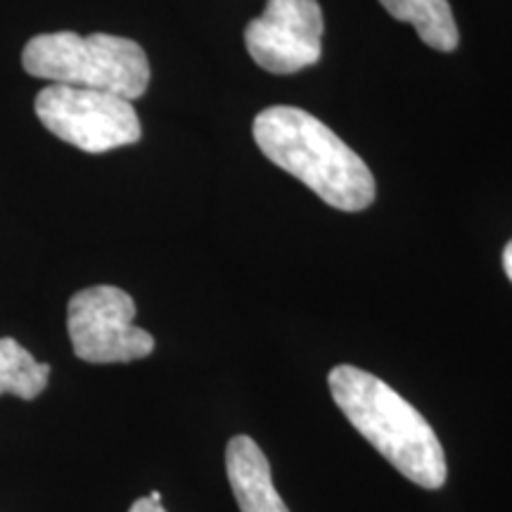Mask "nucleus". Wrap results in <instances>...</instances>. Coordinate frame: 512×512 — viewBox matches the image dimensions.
I'll use <instances>...</instances> for the list:
<instances>
[{
	"mask_svg": "<svg viewBox=\"0 0 512 512\" xmlns=\"http://www.w3.org/2000/svg\"><path fill=\"white\" fill-rule=\"evenodd\" d=\"M228 482L240 512H290L273 486L271 465L252 437H233L226 448Z\"/></svg>",
	"mask_w": 512,
	"mask_h": 512,
	"instance_id": "0eeeda50",
	"label": "nucleus"
},
{
	"mask_svg": "<svg viewBox=\"0 0 512 512\" xmlns=\"http://www.w3.org/2000/svg\"><path fill=\"white\" fill-rule=\"evenodd\" d=\"M332 399L363 439L422 489L446 484L444 448L420 411L380 377L354 366L332 368Z\"/></svg>",
	"mask_w": 512,
	"mask_h": 512,
	"instance_id": "f03ea898",
	"label": "nucleus"
},
{
	"mask_svg": "<svg viewBox=\"0 0 512 512\" xmlns=\"http://www.w3.org/2000/svg\"><path fill=\"white\" fill-rule=\"evenodd\" d=\"M252 131L259 150L275 166L299 178L330 207L361 211L373 204V171L313 114L275 105L256 114Z\"/></svg>",
	"mask_w": 512,
	"mask_h": 512,
	"instance_id": "f257e3e1",
	"label": "nucleus"
},
{
	"mask_svg": "<svg viewBox=\"0 0 512 512\" xmlns=\"http://www.w3.org/2000/svg\"><path fill=\"white\" fill-rule=\"evenodd\" d=\"M128 512H166V510L162 508V503H152L150 498H138Z\"/></svg>",
	"mask_w": 512,
	"mask_h": 512,
	"instance_id": "9d476101",
	"label": "nucleus"
},
{
	"mask_svg": "<svg viewBox=\"0 0 512 512\" xmlns=\"http://www.w3.org/2000/svg\"><path fill=\"white\" fill-rule=\"evenodd\" d=\"M27 74L74 88L138 100L150 83V62L136 41L112 34L55 31L31 38L22 53Z\"/></svg>",
	"mask_w": 512,
	"mask_h": 512,
	"instance_id": "7ed1b4c3",
	"label": "nucleus"
},
{
	"mask_svg": "<svg viewBox=\"0 0 512 512\" xmlns=\"http://www.w3.org/2000/svg\"><path fill=\"white\" fill-rule=\"evenodd\" d=\"M34 110L53 136L91 155L133 145L143 136L133 102L105 91L50 83L36 95Z\"/></svg>",
	"mask_w": 512,
	"mask_h": 512,
	"instance_id": "20e7f679",
	"label": "nucleus"
},
{
	"mask_svg": "<svg viewBox=\"0 0 512 512\" xmlns=\"http://www.w3.org/2000/svg\"><path fill=\"white\" fill-rule=\"evenodd\" d=\"M394 19L413 24L420 41L441 53L458 48L460 34L448 0H380Z\"/></svg>",
	"mask_w": 512,
	"mask_h": 512,
	"instance_id": "6e6552de",
	"label": "nucleus"
},
{
	"mask_svg": "<svg viewBox=\"0 0 512 512\" xmlns=\"http://www.w3.org/2000/svg\"><path fill=\"white\" fill-rule=\"evenodd\" d=\"M503 268H505V273H508V278L512 283V240L508 242V247H505V252H503Z\"/></svg>",
	"mask_w": 512,
	"mask_h": 512,
	"instance_id": "9b49d317",
	"label": "nucleus"
},
{
	"mask_svg": "<svg viewBox=\"0 0 512 512\" xmlns=\"http://www.w3.org/2000/svg\"><path fill=\"white\" fill-rule=\"evenodd\" d=\"M147 498H150L152 503H162V494H159V491H152V494L147 496Z\"/></svg>",
	"mask_w": 512,
	"mask_h": 512,
	"instance_id": "f8f14e48",
	"label": "nucleus"
},
{
	"mask_svg": "<svg viewBox=\"0 0 512 512\" xmlns=\"http://www.w3.org/2000/svg\"><path fill=\"white\" fill-rule=\"evenodd\" d=\"M136 302L112 285H95L69 299L67 330L86 363H131L155 351V337L133 323Z\"/></svg>",
	"mask_w": 512,
	"mask_h": 512,
	"instance_id": "39448f33",
	"label": "nucleus"
},
{
	"mask_svg": "<svg viewBox=\"0 0 512 512\" xmlns=\"http://www.w3.org/2000/svg\"><path fill=\"white\" fill-rule=\"evenodd\" d=\"M323 10L318 0H268L247 24V53L271 74H294L323 55Z\"/></svg>",
	"mask_w": 512,
	"mask_h": 512,
	"instance_id": "423d86ee",
	"label": "nucleus"
},
{
	"mask_svg": "<svg viewBox=\"0 0 512 512\" xmlns=\"http://www.w3.org/2000/svg\"><path fill=\"white\" fill-rule=\"evenodd\" d=\"M48 380V363H38L17 339L0 337V394L31 401L43 394Z\"/></svg>",
	"mask_w": 512,
	"mask_h": 512,
	"instance_id": "1a4fd4ad",
	"label": "nucleus"
}]
</instances>
